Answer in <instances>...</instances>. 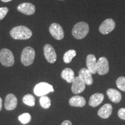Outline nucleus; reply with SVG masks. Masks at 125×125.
<instances>
[{
  "label": "nucleus",
  "instance_id": "f257e3e1",
  "mask_svg": "<svg viewBox=\"0 0 125 125\" xmlns=\"http://www.w3.org/2000/svg\"><path fill=\"white\" fill-rule=\"evenodd\" d=\"M10 35L15 40H24L30 38L32 32L29 28L24 26H19L13 27L10 31Z\"/></svg>",
  "mask_w": 125,
  "mask_h": 125
},
{
  "label": "nucleus",
  "instance_id": "f03ea898",
  "mask_svg": "<svg viewBox=\"0 0 125 125\" xmlns=\"http://www.w3.org/2000/svg\"><path fill=\"white\" fill-rule=\"evenodd\" d=\"M89 32V26L87 23L81 21L75 25L72 30V34L75 38L82 40L88 34Z\"/></svg>",
  "mask_w": 125,
  "mask_h": 125
},
{
  "label": "nucleus",
  "instance_id": "7ed1b4c3",
  "mask_svg": "<svg viewBox=\"0 0 125 125\" xmlns=\"http://www.w3.org/2000/svg\"><path fill=\"white\" fill-rule=\"evenodd\" d=\"M35 52L32 47L27 46L23 50L21 55V63L25 66H29L34 62Z\"/></svg>",
  "mask_w": 125,
  "mask_h": 125
},
{
  "label": "nucleus",
  "instance_id": "20e7f679",
  "mask_svg": "<svg viewBox=\"0 0 125 125\" xmlns=\"http://www.w3.org/2000/svg\"><path fill=\"white\" fill-rule=\"evenodd\" d=\"M0 62L5 67H12L15 63V58L12 51L6 48L1 49L0 51Z\"/></svg>",
  "mask_w": 125,
  "mask_h": 125
},
{
  "label": "nucleus",
  "instance_id": "39448f33",
  "mask_svg": "<svg viewBox=\"0 0 125 125\" xmlns=\"http://www.w3.org/2000/svg\"><path fill=\"white\" fill-rule=\"evenodd\" d=\"M54 91L52 86L46 82H40L35 86L34 89V94L37 96H43L50 92Z\"/></svg>",
  "mask_w": 125,
  "mask_h": 125
},
{
  "label": "nucleus",
  "instance_id": "423d86ee",
  "mask_svg": "<svg viewBox=\"0 0 125 125\" xmlns=\"http://www.w3.org/2000/svg\"><path fill=\"white\" fill-rule=\"evenodd\" d=\"M49 32L53 37L57 40H62L64 37V32L62 26L58 23H52L49 27Z\"/></svg>",
  "mask_w": 125,
  "mask_h": 125
},
{
  "label": "nucleus",
  "instance_id": "0eeeda50",
  "mask_svg": "<svg viewBox=\"0 0 125 125\" xmlns=\"http://www.w3.org/2000/svg\"><path fill=\"white\" fill-rule=\"evenodd\" d=\"M115 22L112 19H107L101 23L99 27V31L102 34L106 35L115 29Z\"/></svg>",
  "mask_w": 125,
  "mask_h": 125
},
{
  "label": "nucleus",
  "instance_id": "6e6552de",
  "mask_svg": "<svg viewBox=\"0 0 125 125\" xmlns=\"http://www.w3.org/2000/svg\"><path fill=\"white\" fill-rule=\"evenodd\" d=\"M43 53L46 60L50 63H54L57 59V55L53 47L49 44H46L43 47Z\"/></svg>",
  "mask_w": 125,
  "mask_h": 125
},
{
  "label": "nucleus",
  "instance_id": "1a4fd4ad",
  "mask_svg": "<svg viewBox=\"0 0 125 125\" xmlns=\"http://www.w3.org/2000/svg\"><path fill=\"white\" fill-rule=\"evenodd\" d=\"M108 61L105 57H101L97 62V72L100 75L107 74L109 71Z\"/></svg>",
  "mask_w": 125,
  "mask_h": 125
},
{
  "label": "nucleus",
  "instance_id": "9d476101",
  "mask_svg": "<svg viewBox=\"0 0 125 125\" xmlns=\"http://www.w3.org/2000/svg\"><path fill=\"white\" fill-rule=\"evenodd\" d=\"M86 83L79 76H76L72 82L71 90L74 94H79L83 92Z\"/></svg>",
  "mask_w": 125,
  "mask_h": 125
},
{
  "label": "nucleus",
  "instance_id": "9b49d317",
  "mask_svg": "<svg viewBox=\"0 0 125 125\" xmlns=\"http://www.w3.org/2000/svg\"><path fill=\"white\" fill-rule=\"evenodd\" d=\"M18 10L20 13L24 15H32L35 12V7L31 3H23L18 6Z\"/></svg>",
  "mask_w": 125,
  "mask_h": 125
},
{
  "label": "nucleus",
  "instance_id": "f8f14e48",
  "mask_svg": "<svg viewBox=\"0 0 125 125\" xmlns=\"http://www.w3.org/2000/svg\"><path fill=\"white\" fill-rule=\"evenodd\" d=\"M18 105V99L13 94H9L6 97L5 107L7 110L11 111L16 108Z\"/></svg>",
  "mask_w": 125,
  "mask_h": 125
},
{
  "label": "nucleus",
  "instance_id": "ddd939ff",
  "mask_svg": "<svg viewBox=\"0 0 125 125\" xmlns=\"http://www.w3.org/2000/svg\"><path fill=\"white\" fill-rule=\"evenodd\" d=\"M79 76L85 82L86 85H91L93 82L92 74L87 68H82L79 72Z\"/></svg>",
  "mask_w": 125,
  "mask_h": 125
},
{
  "label": "nucleus",
  "instance_id": "4468645a",
  "mask_svg": "<svg viewBox=\"0 0 125 125\" xmlns=\"http://www.w3.org/2000/svg\"><path fill=\"white\" fill-rule=\"evenodd\" d=\"M86 65L92 74L97 73V60L96 57L94 54H90L86 57Z\"/></svg>",
  "mask_w": 125,
  "mask_h": 125
},
{
  "label": "nucleus",
  "instance_id": "2eb2a0df",
  "mask_svg": "<svg viewBox=\"0 0 125 125\" xmlns=\"http://www.w3.org/2000/svg\"><path fill=\"white\" fill-rule=\"evenodd\" d=\"M112 111V107L110 104H105L98 111V115L103 119H107L110 116Z\"/></svg>",
  "mask_w": 125,
  "mask_h": 125
},
{
  "label": "nucleus",
  "instance_id": "dca6fc26",
  "mask_svg": "<svg viewBox=\"0 0 125 125\" xmlns=\"http://www.w3.org/2000/svg\"><path fill=\"white\" fill-rule=\"evenodd\" d=\"M107 94L109 100L113 103H118L120 102L122 98V95L121 93L116 89H109L107 91Z\"/></svg>",
  "mask_w": 125,
  "mask_h": 125
},
{
  "label": "nucleus",
  "instance_id": "f3484780",
  "mask_svg": "<svg viewBox=\"0 0 125 125\" xmlns=\"http://www.w3.org/2000/svg\"><path fill=\"white\" fill-rule=\"evenodd\" d=\"M104 97V95L101 93H97L94 94L90 97L89 101V104L90 106L93 107H97L103 102Z\"/></svg>",
  "mask_w": 125,
  "mask_h": 125
},
{
  "label": "nucleus",
  "instance_id": "a211bd4d",
  "mask_svg": "<svg viewBox=\"0 0 125 125\" xmlns=\"http://www.w3.org/2000/svg\"><path fill=\"white\" fill-rule=\"evenodd\" d=\"M69 104L72 107H82L85 105L86 100L85 98L82 96H75L70 98Z\"/></svg>",
  "mask_w": 125,
  "mask_h": 125
},
{
  "label": "nucleus",
  "instance_id": "6ab92c4d",
  "mask_svg": "<svg viewBox=\"0 0 125 125\" xmlns=\"http://www.w3.org/2000/svg\"><path fill=\"white\" fill-rule=\"evenodd\" d=\"M61 76L68 83H72L75 78L74 72L70 68H66L62 70L61 74Z\"/></svg>",
  "mask_w": 125,
  "mask_h": 125
},
{
  "label": "nucleus",
  "instance_id": "aec40b11",
  "mask_svg": "<svg viewBox=\"0 0 125 125\" xmlns=\"http://www.w3.org/2000/svg\"><path fill=\"white\" fill-rule=\"evenodd\" d=\"M76 52L74 50H69L66 52L65 53V54H64L63 56V60L64 62L65 63L68 64L70 62H71L73 59L74 58L75 56H76Z\"/></svg>",
  "mask_w": 125,
  "mask_h": 125
},
{
  "label": "nucleus",
  "instance_id": "412c9836",
  "mask_svg": "<svg viewBox=\"0 0 125 125\" xmlns=\"http://www.w3.org/2000/svg\"><path fill=\"white\" fill-rule=\"evenodd\" d=\"M23 102L26 105L30 106V107H33V106L35 105V99L32 94H28L25 95L23 97Z\"/></svg>",
  "mask_w": 125,
  "mask_h": 125
},
{
  "label": "nucleus",
  "instance_id": "4be33fe9",
  "mask_svg": "<svg viewBox=\"0 0 125 125\" xmlns=\"http://www.w3.org/2000/svg\"><path fill=\"white\" fill-rule=\"evenodd\" d=\"M40 105L41 107L45 109H48L51 107V100L49 97L45 96H41L40 99Z\"/></svg>",
  "mask_w": 125,
  "mask_h": 125
},
{
  "label": "nucleus",
  "instance_id": "5701e85b",
  "mask_svg": "<svg viewBox=\"0 0 125 125\" xmlns=\"http://www.w3.org/2000/svg\"><path fill=\"white\" fill-rule=\"evenodd\" d=\"M31 116L29 113H24L19 116V120L23 125H26L30 122Z\"/></svg>",
  "mask_w": 125,
  "mask_h": 125
},
{
  "label": "nucleus",
  "instance_id": "b1692460",
  "mask_svg": "<svg viewBox=\"0 0 125 125\" xmlns=\"http://www.w3.org/2000/svg\"><path fill=\"white\" fill-rule=\"evenodd\" d=\"M116 84L118 88L123 92H125V77L124 76L119 77L116 80Z\"/></svg>",
  "mask_w": 125,
  "mask_h": 125
},
{
  "label": "nucleus",
  "instance_id": "393cba45",
  "mask_svg": "<svg viewBox=\"0 0 125 125\" xmlns=\"http://www.w3.org/2000/svg\"><path fill=\"white\" fill-rule=\"evenodd\" d=\"M9 11V9L7 7L0 8V20H2L7 15Z\"/></svg>",
  "mask_w": 125,
  "mask_h": 125
},
{
  "label": "nucleus",
  "instance_id": "a878e982",
  "mask_svg": "<svg viewBox=\"0 0 125 125\" xmlns=\"http://www.w3.org/2000/svg\"><path fill=\"white\" fill-rule=\"evenodd\" d=\"M118 116L121 119L125 120V108H122L118 111Z\"/></svg>",
  "mask_w": 125,
  "mask_h": 125
},
{
  "label": "nucleus",
  "instance_id": "bb28decb",
  "mask_svg": "<svg viewBox=\"0 0 125 125\" xmlns=\"http://www.w3.org/2000/svg\"><path fill=\"white\" fill-rule=\"evenodd\" d=\"M61 125H72V123L70 121L66 120V121H64Z\"/></svg>",
  "mask_w": 125,
  "mask_h": 125
},
{
  "label": "nucleus",
  "instance_id": "cd10ccee",
  "mask_svg": "<svg viewBox=\"0 0 125 125\" xmlns=\"http://www.w3.org/2000/svg\"><path fill=\"white\" fill-rule=\"evenodd\" d=\"M2 98L0 97V111L2 109Z\"/></svg>",
  "mask_w": 125,
  "mask_h": 125
},
{
  "label": "nucleus",
  "instance_id": "c85d7f7f",
  "mask_svg": "<svg viewBox=\"0 0 125 125\" xmlns=\"http://www.w3.org/2000/svg\"><path fill=\"white\" fill-rule=\"evenodd\" d=\"M3 2H8L9 1H11L12 0H1Z\"/></svg>",
  "mask_w": 125,
  "mask_h": 125
},
{
  "label": "nucleus",
  "instance_id": "c756f323",
  "mask_svg": "<svg viewBox=\"0 0 125 125\" xmlns=\"http://www.w3.org/2000/svg\"><path fill=\"white\" fill-rule=\"evenodd\" d=\"M60 1H64V0H60Z\"/></svg>",
  "mask_w": 125,
  "mask_h": 125
}]
</instances>
